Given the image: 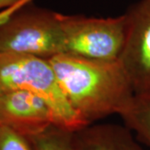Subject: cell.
<instances>
[{"label":"cell","mask_w":150,"mask_h":150,"mask_svg":"<svg viewBox=\"0 0 150 150\" xmlns=\"http://www.w3.org/2000/svg\"><path fill=\"white\" fill-rule=\"evenodd\" d=\"M49 62L70 106L89 125L126 109L134 91L120 61L103 62L68 54Z\"/></svg>","instance_id":"6da1fadb"},{"label":"cell","mask_w":150,"mask_h":150,"mask_svg":"<svg viewBox=\"0 0 150 150\" xmlns=\"http://www.w3.org/2000/svg\"><path fill=\"white\" fill-rule=\"evenodd\" d=\"M0 52L47 60L65 54L59 13L28 4L0 13Z\"/></svg>","instance_id":"7a4b0ae2"},{"label":"cell","mask_w":150,"mask_h":150,"mask_svg":"<svg viewBox=\"0 0 150 150\" xmlns=\"http://www.w3.org/2000/svg\"><path fill=\"white\" fill-rule=\"evenodd\" d=\"M19 90L33 92L48 101L59 127L76 132L88 126L70 106L49 60L0 52V94Z\"/></svg>","instance_id":"3957f363"},{"label":"cell","mask_w":150,"mask_h":150,"mask_svg":"<svg viewBox=\"0 0 150 150\" xmlns=\"http://www.w3.org/2000/svg\"><path fill=\"white\" fill-rule=\"evenodd\" d=\"M65 54L83 59L119 61L126 40L124 14L111 18L59 13Z\"/></svg>","instance_id":"277c9868"},{"label":"cell","mask_w":150,"mask_h":150,"mask_svg":"<svg viewBox=\"0 0 150 150\" xmlns=\"http://www.w3.org/2000/svg\"><path fill=\"white\" fill-rule=\"evenodd\" d=\"M123 14L126 40L119 61L134 93L150 91V0H139Z\"/></svg>","instance_id":"5b68a950"},{"label":"cell","mask_w":150,"mask_h":150,"mask_svg":"<svg viewBox=\"0 0 150 150\" xmlns=\"http://www.w3.org/2000/svg\"><path fill=\"white\" fill-rule=\"evenodd\" d=\"M54 124V109L40 95L21 90L0 94V126L29 139Z\"/></svg>","instance_id":"8992f818"},{"label":"cell","mask_w":150,"mask_h":150,"mask_svg":"<svg viewBox=\"0 0 150 150\" xmlns=\"http://www.w3.org/2000/svg\"><path fill=\"white\" fill-rule=\"evenodd\" d=\"M79 150H144L125 126L92 123L74 132Z\"/></svg>","instance_id":"52a82bcc"},{"label":"cell","mask_w":150,"mask_h":150,"mask_svg":"<svg viewBox=\"0 0 150 150\" xmlns=\"http://www.w3.org/2000/svg\"><path fill=\"white\" fill-rule=\"evenodd\" d=\"M119 116L124 126L135 133L139 142L150 149V91L134 93L129 106Z\"/></svg>","instance_id":"ba28073f"},{"label":"cell","mask_w":150,"mask_h":150,"mask_svg":"<svg viewBox=\"0 0 150 150\" xmlns=\"http://www.w3.org/2000/svg\"><path fill=\"white\" fill-rule=\"evenodd\" d=\"M28 139L33 150H79L75 142L74 132L55 124Z\"/></svg>","instance_id":"9c48e42d"},{"label":"cell","mask_w":150,"mask_h":150,"mask_svg":"<svg viewBox=\"0 0 150 150\" xmlns=\"http://www.w3.org/2000/svg\"><path fill=\"white\" fill-rule=\"evenodd\" d=\"M0 150H33V148L27 138L0 126Z\"/></svg>","instance_id":"30bf717a"},{"label":"cell","mask_w":150,"mask_h":150,"mask_svg":"<svg viewBox=\"0 0 150 150\" xmlns=\"http://www.w3.org/2000/svg\"><path fill=\"white\" fill-rule=\"evenodd\" d=\"M31 0H0V13L14 10L22 6L30 4Z\"/></svg>","instance_id":"8fae6325"}]
</instances>
